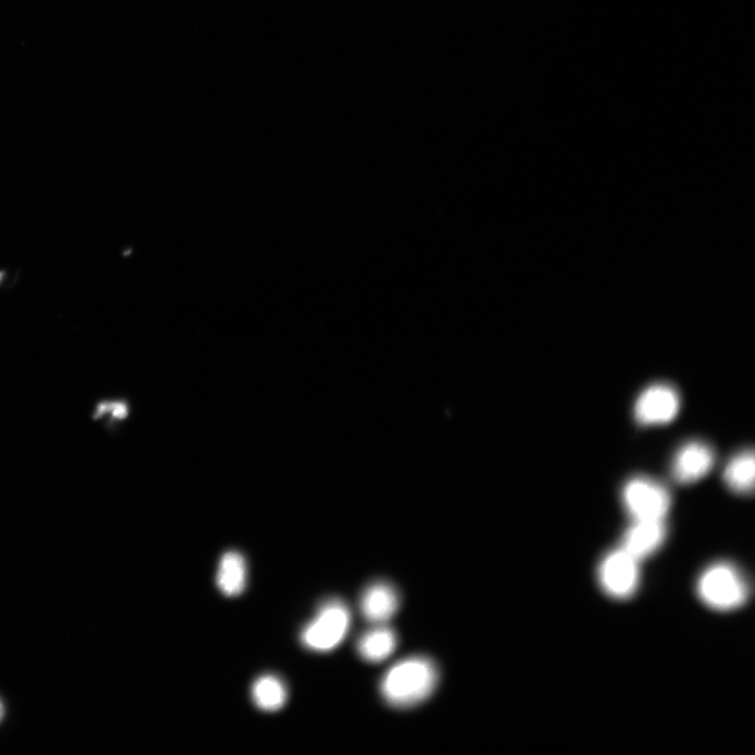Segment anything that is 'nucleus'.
Instances as JSON below:
<instances>
[{
	"mask_svg": "<svg viewBox=\"0 0 755 755\" xmlns=\"http://www.w3.org/2000/svg\"><path fill=\"white\" fill-rule=\"evenodd\" d=\"M714 464L713 448L700 441L688 442L676 453L673 462L674 478L682 484L696 483L707 476Z\"/></svg>",
	"mask_w": 755,
	"mask_h": 755,
	"instance_id": "obj_7",
	"label": "nucleus"
},
{
	"mask_svg": "<svg viewBox=\"0 0 755 755\" xmlns=\"http://www.w3.org/2000/svg\"><path fill=\"white\" fill-rule=\"evenodd\" d=\"M397 643L396 633L381 625L364 633L358 641L357 649L365 661L379 663L395 652Z\"/></svg>",
	"mask_w": 755,
	"mask_h": 755,
	"instance_id": "obj_10",
	"label": "nucleus"
},
{
	"mask_svg": "<svg viewBox=\"0 0 755 755\" xmlns=\"http://www.w3.org/2000/svg\"><path fill=\"white\" fill-rule=\"evenodd\" d=\"M622 503L632 521H665L672 499L663 485L639 477L624 485Z\"/></svg>",
	"mask_w": 755,
	"mask_h": 755,
	"instance_id": "obj_4",
	"label": "nucleus"
},
{
	"mask_svg": "<svg viewBox=\"0 0 755 755\" xmlns=\"http://www.w3.org/2000/svg\"><path fill=\"white\" fill-rule=\"evenodd\" d=\"M680 397L674 387L655 384L641 393L635 404L636 420L643 425L672 422L680 411Z\"/></svg>",
	"mask_w": 755,
	"mask_h": 755,
	"instance_id": "obj_6",
	"label": "nucleus"
},
{
	"mask_svg": "<svg viewBox=\"0 0 755 755\" xmlns=\"http://www.w3.org/2000/svg\"><path fill=\"white\" fill-rule=\"evenodd\" d=\"M218 586L226 596L242 594L246 586V563L237 552H227L221 559Z\"/></svg>",
	"mask_w": 755,
	"mask_h": 755,
	"instance_id": "obj_12",
	"label": "nucleus"
},
{
	"mask_svg": "<svg viewBox=\"0 0 755 755\" xmlns=\"http://www.w3.org/2000/svg\"><path fill=\"white\" fill-rule=\"evenodd\" d=\"M697 591L705 606L718 612L738 610L749 596L744 575L726 563L708 567L699 577Z\"/></svg>",
	"mask_w": 755,
	"mask_h": 755,
	"instance_id": "obj_2",
	"label": "nucleus"
},
{
	"mask_svg": "<svg viewBox=\"0 0 755 755\" xmlns=\"http://www.w3.org/2000/svg\"><path fill=\"white\" fill-rule=\"evenodd\" d=\"M4 716H5V706L2 700H0V721L3 720Z\"/></svg>",
	"mask_w": 755,
	"mask_h": 755,
	"instance_id": "obj_14",
	"label": "nucleus"
},
{
	"mask_svg": "<svg viewBox=\"0 0 755 755\" xmlns=\"http://www.w3.org/2000/svg\"><path fill=\"white\" fill-rule=\"evenodd\" d=\"M351 627V613L345 604L332 599L323 604L301 634V641L314 652H330L343 641Z\"/></svg>",
	"mask_w": 755,
	"mask_h": 755,
	"instance_id": "obj_3",
	"label": "nucleus"
},
{
	"mask_svg": "<svg viewBox=\"0 0 755 755\" xmlns=\"http://www.w3.org/2000/svg\"><path fill=\"white\" fill-rule=\"evenodd\" d=\"M400 607V596L386 581H376L361 596L360 608L364 618L373 623L390 620Z\"/></svg>",
	"mask_w": 755,
	"mask_h": 755,
	"instance_id": "obj_9",
	"label": "nucleus"
},
{
	"mask_svg": "<svg viewBox=\"0 0 755 755\" xmlns=\"http://www.w3.org/2000/svg\"><path fill=\"white\" fill-rule=\"evenodd\" d=\"M439 671L426 657L404 659L394 665L381 681L384 700L397 708L416 706L435 692Z\"/></svg>",
	"mask_w": 755,
	"mask_h": 755,
	"instance_id": "obj_1",
	"label": "nucleus"
},
{
	"mask_svg": "<svg viewBox=\"0 0 755 755\" xmlns=\"http://www.w3.org/2000/svg\"><path fill=\"white\" fill-rule=\"evenodd\" d=\"M255 705L265 711L282 708L287 700V690L282 681L273 676L258 679L252 688Z\"/></svg>",
	"mask_w": 755,
	"mask_h": 755,
	"instance_id": "obj_13",
	"label": "nucleus"
},
{
	"mask_svg": "<svg viewBox=\"0 0 755 755\" xmlns=\"http://www.w3.org/2000/svg\"><path fill=\"white\" fill-rule=\"evenodd\" d=\"M665 537L664 521H633L623 536L621 548L641 562L662 547Z\"/></svg>",
	"mask_w": 755,
	"mask_h": 755,
	"instance_id": "obj_8",
	"label": "nucleus"
},
{
	"mask_svg": "<svg viewBox=\"0 0 755 755\" xmlns=\"http://www.w3.org/2000/svg\"><path fill=\"white\" fill-rule=\"evenodd\" d=\"M639 560L617 549L606 555L598 569L600 587L608 596L624 600L632 597L640 582Z\"/></svg>",
	"mask_w": 755,
	"mask_h": 755,
	"instance_id": "obj_5",
	"label": "nucleus"
},
{
	"mask_svg": "<svg viewBox=\"0 0 755 755\" xmlns=\"http://www.w3.org/2000/svg\"><path fill=\"white\" fill-rule=\"evenodd\" d=\"M755 461L752 450H744L733 457L725 467L724 481L738 494H751L754 489Z\"/></svg>",
	"mask_w": 755,
	"mask_h": 755,
	"instance_id": "obj_11",
	"label": "nucleus"
}]
</instances>
